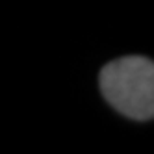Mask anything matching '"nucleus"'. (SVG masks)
<instances>
[{
	"mask_svg": "<svg viewBox=\"0 0 154 154\" xmlns=\"http://www.w3.org/2000/svg\"><path fill=\"white\" fill-rule=\"evenodd\" d=\"M100 93L125 117L149 121L154 115V63L143 56H125L104 65Z\"/></svg>",
	"mask_w": 154,
	"mask_h": 154,
	"instance_id": "nucleus-1",
	"label": "nucleus"
}]
</instances>
